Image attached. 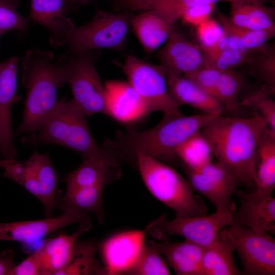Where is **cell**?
<instances>
[{"label": "cell", "mask_w": 275, "mask_h": 275, "mask_svg": "<svg viewBox=\"0 0 275 275\" xmlns=\"http://www.w3.org/2000/svg\"><path fill=\"white\" fill-rule=\"evenodd\" d=\"M19 62L17 57H13L0 63V153L5 159H14L17 154L11 115L13 104L20 98L16 94Z\"/></svg>", "instance_id": "4fadbf2b"}, {"label": "cell", "mask_w": 275, "mask_h": 275, "mask_svg": "<svg viewBox=\"0 0 275 275\" xmlns=\"http://www.w3.org/2000/svg\"><path fill=\"white\" fill-rule=\"evenodd\" d=\"M104 86L106 115L117 121L127 123L138 121L151 113L128 82L111 80Z\"/></svg>", "instance_id": "e0dca14e"}, {"label": "cell", "mask_w": 275, "mask_h": 275, "mask_svg": "<svg viewBox=\"0 0 275 275\" xmlns=\"http://www.w3.org/2000/svg\"><path fill=\"white\" fill-rule=\"evenodd\" d=\"M231 213L216 210L210 215L176 216L171 221H168L166 215H162L150 224L148 233L163 240L165 234L178 235L204 248L212 243L220 232L230 225Z\"/></svg>", "instance_id": "30bf717a"}, {"label": "cell", "mask_w": 275, "mask_h": 275, "mask_svg": "<svg viewBox=\"0 0 275 275\" xmlns=\"http://www.w3.org/2000/svg\"><path fill=\"white\" fill-rule=\"evenodd\" d=\"M220 2L234 3H257L255 0H150L145 4L141 11L155 10L175 23L187 8L202 4H215Z\"/></svg>", "instance_id": "1f68e13d"}, {"label": "cell", "mask_w": 275, "mask_h": 275, "mask_svg": "<svg viewBox=\"0 0 275 275\" xmlns=\"http://www.w3.org/2000/svg\"><path fill=\"white\" fill-rule=\"evenodd\" d=\"M18 6V0H0V31L25 32L29 20L17 11Z\"/></svg>", "instance_id": "8d00e7d4"}, {"label": "cell", "mask_w": 275, "mask_h": 275, "mask_svg": "<svg viewBox=\"0 0 275 275\" xmlns=\"http://www.w3.org/2000/svg\"><path fill=\"white\" fill-rule=\"evenodd\" d=\"M255 188L268 196H272L275 188V130L267 126L257 148Z\"/></svg>", "instance_id": "cb8c5ba5"}, {"label": "cell", "mask_w": 275, "mask_h": 275, "mask_svg": "<svg viewBox=\"0 0 275 275\" xmlns=\"http://www.w3.org/2000/svg\"><path fill=\"white\" fill-rule=\"evenodd\" d=\"M157 56L166 74L185 75L206 67L204 48L175 30Z\"/></svg>", "instance_id": "5bb4252c"}, {"label": "cell", "mask_w": 275, "mask_h": 275, "mask_svg": "<svg viewBox=\"0 0 275 275\" xmlns=\"http://www.w3.org/2000/svg\"><path fill=\"white\" fill-rule=\"evenodd\" d=\"M85 231L79 227L72 234H63L50 239L38 249L42 275L56 274L69 263L76 243Z\"/></svg>", "instance_id": "603a6c76"}, {"label": "cell", "mask_w": 275, "mask_h": 275, "mask_svg": "<svg viewBox=\"0 0 275 275\" xmlns=\"http://www.w3.org/2000/svg\"><path fill=\"white\" fill-rule=\"evenodd\" d=\"M53 53L33 48L22 60V80L27 89L19 133L39 130L58 102L57 88L61 87L52 63Z\"/></svg>", "instance_id": "3957f363"}, {"label": "cell", "mask_w": 275, "mask_h": 275, "mask_svg": "<svg viewBox=\"0 0 275 275\" xmlns=\"http://www.w3.org/2000/svg\"><path fill=\"white\" fill-rule=\"evenodd\" d=\"M214 9V4L197 5L186 9L182 13L180 19L188 24L197 26L210 17Z\"/></svg>", "instance_id": "60d3db41"}, {"label": "cell", "mask_w": 275, "mask_h": 275, "mask_svg": "<svg viewBox=\"0 0 275 275\" xmlns=\"http://www.w3.org/2000/svg\"><path fill=\"white\" fill-rule=\"evenodd\" d=\"M72 3H79L81 4H87L91 0H70Z\"/></svg>", "instance_id": "f6af8a7d"}, {"label": "cell", "mask_w": 275, "mask_h": 275, "mask_svg": "<svg viewBox=\"0 0 275 275\" xmlns=\"http://www.w3.org/2000/svg\"><path fill=\"white\" fill-rule=\"evenodd\" d=\"M234 251L232 244L221 231L218 238L203 249V275L242 274L235 264Z\"/></svg>", "instance_id": "484cf974"}, {"label": "cell", "mask_w": 275, "mask_h": 275, "mask_svg": "<svg viewBox=\"0 0 275 275\" xmlns=\"http://www.w3.org/2000/svg\"><path fill=\"white\" fill-rule=\"evenodd\" d=\"M121 7L129 10H140L141 7L150 0H119Z\"/></svg>", "instance_id": "7bdbcfd3"}, {"label": "cell", "mask_w": 275, "mask_h": 275, "mask_svg": "<svg viewBox=\"0 0 275 275\" xmlns=\"http://www.w3.org/2000/svg\"><path fill=\"white\" fill-rule=\"evenodd\" d=\"M170 272L160 254L152 246L144 244L133 265L123 274L168 275Z\"/></svg>", "instance_id": "836d02e7"}, {"label": "cell", "mask_w": 275, "mask_h": 275, "mask_svg": "<svg viewBox=\"0 0 275 275\" xmlns=\"http://www.w3.org/2000/svg\"><path fill=\"white\" fill-rule=\"evenodd\" d=\"M197 34L200 45L204 49H207L221 38L223 29L221 24L209 17L197 26Z\"/></svg>", "instance_id": "ab89813d"}, {"label": "cell", "mask_w": 275, "mask_h": 275, "mask_svg": "<svg viewBox=\"0 0 275 275\" xmlns=\"http://www.w3.org/2000/svg\"><path fill=\"white\" fill-rule=\"evenodd\" d=\"M4 33H5L4 32L0 31V36L2 35Z\"/></svg>", "instance_id": "7dc6e473"}, {"label": "cell", "mask_w": 275, "mask_h": 275, "mask_svg": "<svg viewBox=\"0 0 275 275\" xmlns=\"http://www.w3.org/2000/svg\"><path fill=\"white\" fill-rule=\"evenodd\" d=\"M222 233L237 252L243 274H275V239L270 233L233 224Z\"/></svg>", "instance_id": "9c48e42d"}, {"label": "cell", "mask_w": 275, "mask_h": 275, "mask_svg": "<svg viewBox=\"0 0 275 275\" xmlns=\"http://www.w3.org/2000/svg\"><path fill=\"white\" fill-rule=\"evenodd\" d=\"M235 194L238 198L239 206L232 212L230 224L245 227L258 232L274 234V198L256 190L249 193L236 190Z\"/></svg>", "instance_id": "9a60e30c"}, {"label": "cell", "mask_w": 275, "mask_h": 275, "mask_svg": "<svg viewBox=\"0 0 275 275\" xmlns=\"http://www.w3.org/2000/svg\"><path fill=\"white\" fill-rule=\"evenodd\" d=\"M182 167L194 191L207 198L216 210L232 213L236 210L232 197L239 182L221 164L211 161L198 170Z\"/></svg>", "instance_id": "8fae6325"}, {"label": "cell", "mask_w": 275, "mask_h": 275, "mask_svg": "<svg viewBox=\"0 0 275 275\" xmlns=\"http://www.w3.org/2000/svg\"><path fill=\"white\" fill-rule=\"evenodd\" d=\"M73 224H78L86 231L92 224L87 213L64 211L58 216L43 219L0 223V240L31 243Z\"/></svg>", "instance_id": "7c38bea8"}, {"label": "cell", "mask_w": 275, "mask_h": 275, "mask_svg": "<svg viewBox=\"0 0 275 275\" xmlns=\"http://www.w3.org/2000/svg\"><path fill=\"white\" fill-rule=\"evenodd\" d=\"M33 169L38 182L39 198L46 217L53 214L56 203V191L58 178L56 171L48 154L34 152L26 161Z\"/></svg>", "instance_id": "d4e9b609"}, {"label": "cell", "mask_w": 275, "mask_h": 275, "mask_svg": "<svg viewBox=\"0 0 275 275\" xmlns=\"http://www.w3.org/2000/svg\"><path fill=\"white\" fill-rule=\"evenodd\" d=\"M248 56L240 50L229 47L214 56L206 55V67L221 71L234 70L246 63Z\"/></svg>", "instance_id": "74e56055"}, {"label": "cell", "mask_w": 275, "mask_h": 275, "mask_svg": "<svg viewBox=\"0 0 275 275\" xmlns=\"http://www.w3.org/2000/svg\"><path fill=\"white\" fill-rule=\"evenodd\" d=\"M169 92L177 104L187 105L215 116L223 115L224 108L218 100L200 88L182 75L167 74Z\"/></svg>", "instance_id": "ffe728a7"}, {"label": "cell", "mask_w": 275, "mask_h": 275, "mask_svg": "<svg viewBox=\"0 0 275 275\" xmlns=\"http://www.w3.org/2000/svg\"><path fill=\"white\" fill-rule=\"evenodd\" d=\"M105 186L99 184L66 192L61 200L60 207L63 211L91 212L102 223L104 217L103 193Z\"/></svg>", "instance_id": "83f0119b"}, {"label": "cell", "mask_w": 275, "mask_h": 275, "mask_svg": "<svg viewBox=\"0 0 275 275\" xmlns=\"http://www.w3.org/2000/svg\"><path fill=\"white\" fill-rule=\"evenodd\" d=\"M87 116L73 100L62 97L41 129L30 137L33 144H51L79 153L82 159L97 157H117L104 146H99L94 139Z\"/></svg>", "instance_id": "277c9868"}, {"label": "cell", "mask_w": 275, "mask_h": 275, "mask_svg": "<svg viewBox=\"0 0 275 275\" xmlns=\"http://www.w3.org/2000/svg\"><path fill=\"white\" fill-rule=\"evenodd\" d=\"M128 83L147 105L150 112L163 116L180 115L179 106L171 96L164 67L128 55L122 66Z\"/></svg>", "instance_id": "ba28073f"}, {"label": "cell", "mask_w": 275, "mask_h": 275, "mask_svg": "<svg viewBox=\"0 0 275 275\" xmlns=\"http://www.w3.org/2000/svg\"><path fill=\"white\" fill-rule=\"evenodd\" d=\"M10 275H42L39 250H36L19 264L16 265Z\"/></svg>", "instance_id": "b9f144b4"}, {"label": "cell", "mask_w": 275, "mask_h": 275, "mask_svg": "<svg viewBox=\"0 0 275 275\" xmlns=\"http://www.w3.org/2000/svg\"><path fill=\"white\" fill-rule=\"evenodd\" d=\"M30 4L28 19L48 29L50 45L59 47L64 36L75 27L67 16L73 3L70 0H30Z\"/></svg>", "instance_id": "ac0fdd59"}, {"label": "cell", "mask_w": 275, "mask_h": 275, "mask_svg": "<svg viewBox=\"0 0 275 275\" xmlns=\"http://www.w3.org/2000/svg\"><path fill=\"white\" fill-rule=\"evenodd\" d=\"M13 260L7 257H0V275H10L15 266Z\"/></svg>", "instance_id": "ee69618b"}, {"label": "cell", "mask_w": 275, "mask_h": 275, "mask_svg": "<svg viewBox=\"0 0 275 275\" xmlns=\"http://www.w3.org/2000/svg\"><path fill=\"white\" fill-rule=\"evenodd\" d=\"M0 167L5 170V177L22 186L39 199V188L35 173L26 161L20 162L14 159L5 158L0 160Z\"/></svg>", "instance_id": "e575fe53"}, {"label": "cell", "mask_w": 275, "mask_h": 275, "mask_svg": "<svg viewBox=\"0 0 275 275\" xmlns=\"http://www.w3.org/2000/svg\"><path fill=\"white\" fill-rule=\"evenodd\" d=\"M257 2L263 4V3L265 1V0H255Z\"/></svg>", "instance_id": "bcb514c9"}, {"label": "cell", "mask_w": 275, "mask_h": 275, "mask_svg": "<svg viewBox=\"0 0 275 275\" xmlns=\"http://www.w3.org/2000/svg\"><path fill=\"white\" fill-rule=\"evenodd\" d=\"M99 51L69 49L53 64L61 86L69 85L72 100L87 116L106 115L105 88L94 64Z\"/></svg>", "instance_id": "8992f818"}, {"label": "cell", "mask_w": 275, "mask_h": 275, "mask_svg": "<svg viewBox=\"0 0 275 275\" xmlns=\"http://www.w3.org/2000/svg\"><path fill=\"white\" fill-rule=\"evenodd\" d=\"M97 245L92 241L77 242L69 263L56 275L106 274L95 257Z\"/></svg>", "instance_id": "f1b7e54d"}, {"label": "cell", "mask_w": 275, "mask_h": 275, "mask_svg": "<svg viewBox=\"0 0 275 275\" xmlns=\"http://www.w3.org/2000/svg\"><path fill=\"white\" fill-rule=\"evenodd\" d=\"M148 244L166 257L176 274L203 275L202 247L186 240L182 242L150 241Z\"/></svg>", "instance_id": "44dd1931"}, {"label": "cell", "mask_w": 275, "mask_h": 275, "mask_svg": "<svg viewBox=\"0 0 275 275\" xmlns=\"http://www.w3.org/2000/svg\"><path fill=\"white\" fill-rule=\"evenodd\" d=\"M177 158L182 166L191 170H200L212 161L213 154L211 147L200 131L184 142L176 150Z\"/></svg>", "instance_id": "f546056e"}, {"label": "cell", "mask_w": 275, "mask_h": 275, "mask_svg": "<svg viewBox=\"0 0 275 275\" xmlns=\"http://www.w3.org/2000/svg\"><path fill=\"white\" fill-rule=\"evenodd\" d=\"M149 225L143 230L116 234L105 240L100 250L106 274H123L136 261L145 244Z\"/></svg>", "instance_id": "2e32d148"}, {"label": "cell", "mask_w": 275, "mask_h": 275, "mask_svg": "<svg viewBox=\"0 0 275 275\" xmlns=\"http://www.w3.org/2000/svg\"><path fill=\"white\" fill-rule=\"evenodd\" d=\"M174 24L159 12L151 9L131 17L130 28L145 51L151 53L167 42Z\"/></svg>", "instance_id": "7402d4cb"}, {"label": "cell", "mask_w": 275, "mask_h": 275, "mask_svg": "<svg viewBox=\"0 0 275 275\" xmlns=\"http://www.w3.org/2000/svg\"><path fill=\"white\" fill-rule=\"evenodd\" d=\"M246 63L251 65L253 73L273 93L275 89L274 46L268 45L260 51L250 55Z\"/></svg>", "instance_id": "d6a6232c"}, {"label": "cell", "mask_w": 275, "mask_h": 275, "mask_svg": "<svg viewBox=\"0 0 275 275\" xmlns=\"http://www.w3.org/2000/svg\"><path fill=\"white\" fill-rule=\"evenodd\" d=\"M216 116L202 113L190 116L166 115L153 127L144 131L129 129L121 131L104 145L121 161L135 160L140 153L162 160L176 158L177 149Z\"/></svg>", "instance_id": "7a4b0ae2"}, {"label": "cell", "mask_w": 275, "mask_h": 275, "mask_svg": "<svg viewBox=\"0 0 275 275\" xmlns=\"http://www.w3.org/2000/svg\"><path fill=\"white\" fill-rule=\"evenodd\" d=\"M229 18L239 28L254 31L275 30L274 10L262 3H232Z\"/></svg>", "instance_id": "4316f807"}, {"label": "cell", "mask_w": 275, "mask_h": 275, "mask_svg": "<svg viewBox=\"0 0 275 275\" xmlns=\"http://www.w3.org/2000/svg\"><path fill=\"white\" fill-rule=\"evenodd\" d=\"M223 71L206 67L183 75L206 93L214 96L219 77Z\"/></svg>", "instance_id": "f35d334b"}, {"label": "cell", "mask_w": 275, "mask_h": 275, "mask_svg": "<svg viewBox=\"0 0 275 275\" xmlns=\"http://www.w3.org/2000/svg\"><path fill=\"white\" fill-rule=\"evenodd\" d=\"M135 161L143 181L151 194L172 209L176 216L206 214L202 198L195 194L187 179L162 161L139 153Z\"/></svg>", "instance_id": "5b68a950"}, {"label": "cell", "mask_w": 275, "mask_h": 275, "mask_svg": "<svg viewBox=\"0 0 275 275\" xmlns=\"http://www.w3.org/2000/svg\"><path fill=\"white\" fill-rule=\"evenodd\" d=\"M244 82V75L234 70L223 71L214 96L222 105L224 112L236 113L242 107L240 94Z\"/></svg>", "instance_id": "4dcf8cb0"}, {"label": "cell", "mask_w": 275, "mask_h": 275, "mask_svg": "<svg viewBox=\"0 0 275 275\" xmlns=\"http://www.w3.org/2000/svg\"><path fill=\"white\" fill-rule=\"evenodd\" d=\"M131 17L127 13L99 10L89 22L69 31L59 46L66 44L73 50H120L125 46Z\"/></svg>", "instance_id": "52a82bcc"}, {"label": "cell", "mask_w": 275, "mask_h": 275, "mask_svg": "<svg viewBox=\"0 0 275 275\" xmlns=\"http://www.w3.org/2000/svg\"><path fill=\"white\" fill-rule=\"evenodd\" d=\"M121 175L120 161L117 158H84L79 166L65 178L66 192L99 184L106 185Z\"/></svg>", "instance_id": "d6986e66"}, {"label": "cell", "mask_w": 275, "mask_h": 275, "mask_svg": "<svg viewBox=\"0 0 275 275\" xmlns=\"http://www.w3.org/2000/svg\"><path fill=\"white\" fill-rule=\"evenodd\" d=\"M266 126L255 113L247 117L222 115L214 117L200 132L217 161L239 182L251 188L255 187L257 145Z\"/></svg>", "instance_id": "6da1fadb"}, {"label": "cell", "mask_w": 275, "mask_h": 275, "mask_svg": "<svg viewBox=\"0 0 275 275\" xmlns=\"http://www.w3.org/2000/svg\"><path fill=\"white\" fill-rule=\"evenodd\" d=\"M272 94L270 90L263 85L260 89L241 100V105L259 115L267 127L275 130V101L271 96Z\"/></svg>", "instance_id": "d590c367"}]
</instances>
